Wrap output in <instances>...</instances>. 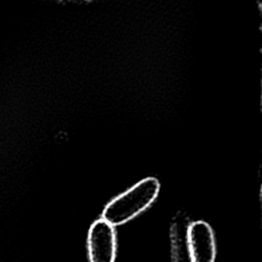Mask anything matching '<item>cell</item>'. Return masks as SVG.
Listing matches in <instances>:
<instances>
[{"instance_id": "cell-1", "label": "cell", "mask_w": 262, "mask_h": 262, "mask_svg": "<svg viewBox=\"0 0 262 262\" xmlns=\"http://www.w3.org/2000/svg\"><path fill=\"white\" fill-rule=\"evenodd\" d=\"M157 178L147 177L137 182L127 191L112 200L103 209L102 219L111 225H122L145 211L160 192Z\"/></svg>"}, {"instance_id": "cell-3", "label": "cell", "mask_w": 262, "mask_h": 262, "mask_svg": "<svg viewBox=\"0 0 262 262\" xmlns=\"http://www.w3.org/2000/svg\"><path fill=\"white\" fill-rule=\"evenodd\" d=\"M188 242L192 262H214L216 244L211 226L205 221L189 224Z\"/></svg>"}, {"instance_id": "cell-2", "label": "cell", "mask_w": 262, "mask_h": 262, "mask_svg": "<svg viewBox=\"0 0 262 262\" xmlns=\"http://www.w3.org/2000/svg\"><path fill=\"white\" fill-rule=\"evenodd\" d=\"M87 247L90 262H115L117 250L115 227L102 218L94 221L88 231Z\"/></svg>"}, {"instance_id": "cell-4", "label": "cell", "mask_w": 262, "mask_h": 262, "mask_svg": "<svg viewBox=\"0 0 262 262\" xmlns=\"http://www.w3.org/2000/svg\"><path fill=\"white\" fill-rule=\"evenodd\" d=\"M189 224L182 217L175 219L173 222L171 227L172 262H192L188 242Z\"/></svg>"}]
</instances>
